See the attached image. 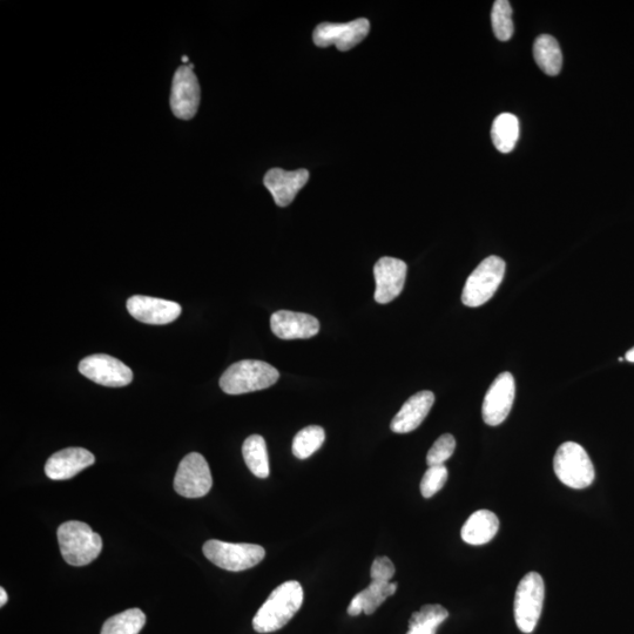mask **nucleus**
<instances>
[{
  "label": "nucleus",
  "instance_id": "obj_25",
  "mask_svg": "<svg viewBox=\"0 0 634 634\" xmlns=\"http://www.w3.org/2000/svg\"><path fill=\"white\" fill-rule=\"evenodd\" d=\"M145 624V613L130 609L107 619L100 634H139Z\"/></svg>",
  "mask_w": 634,
  "mask_h": 634
},
{
  "label": "nucleus",
  "instance_id": "obj_14",
  "mask_svg": "<svg viewBox=\"0 0 634 634\" xmlns=\"http://www.w3.org/2000/svg\"><path fill=\"white\" fill-rule=\"evenodd\" d=\"M127 310L134 319L153 326L168 325L181 314L179 303L144 295L132 296L127 301Z\"/></svg>",
  "mask_w": 634,
  "mask_h": 634
},
{
  "label": "nucleus",
  "instance_id": "obj_30",
  "mask_svg": "<svg viewBox=\"0 0 634 634\" xmlns=\"http://www.w3.org/2000/svg\"><path fill=\"white\" fill-rule=\"evenodd\" d=\"M395 576V566L388 557H377L370 570V577L372 580H384V582H391V579Z\"/></svg>",
  "mask_w": 634,
  "mask_h": 634
},
{
  "label": "nucleus",
  "instance_id": "obj_1",
  "mask_svg": "<svg viewBox=\"0 0 634 634\" xmlns=\"http://www.w3.org/2000/svg\"><path fill=\"white\" fill-rule=\"evenodd\" d=\"M303 603V589L296 580H289L276 588L253 619L259 633H272L286 626L299 612Z\"/></svg>",
  "mask_w": 634,
  "mask_h": 634
},
{
  "label": "nucleus",
  "instance_id": "obj_17",
  "mask_svg": "<svg viewBox=\"0 0 634 634\" xmlns=\"http://www.w3.org/2000/svg\"><path fill=\"white\" fill-rule=\"evenodd\" d=\"M271 328L282 340L310 339L319 334L320 322L309 314L279 310L271 317Z\"/></svg>",
  "mask_w": 634,
  "mask_h": 634
},
{
  "label": "nucleus",
  "instance_id": "obj_29",
  "mask_svg": "<svg viewBox=\"0 0 634 634\" xmlns=\"http://www.w3.org/2000/svg\"><path fill=\"white\" fill-rule=\"evenodd\" d=\"M456 449V440L453 435H442L434 443L433 447L429 450L427 455V464L429 467H435V465H444L451 456L454 455Z\"/></svg>",
  "mask_w": 634,
  "mask_h": 634
},
{
  "label": "nucleus",
  "instance_id": "obj_20",
  "mask_svg": "<svg viewBox=\"0 0 634 634\" xmlns=\"http://www.w3.org/2000/svg\"><path fill=\"white\" fill-rule=\"evenodd\" d=\"M499 530L498 517L489 510L476 511L464 523L461 536L470 545L488 544Z\"/></svg>",
  "mask_w": 634,
  "mask_h": 634
},
{
  "label": "nucleus",
  "instance_id": "obj_10",
  "mask_svg": "<svg viewBox=\"0 0 634 634\" xmlns=\"http://www.w3.org/2000/svg\"><path fill=\"white\" fill-rule=\"evenodd\" d=\"M370 23L366 18H359L353 22L322 23L314 31V44L319 47L336 46V49L346 52L354 49L368 36Z\"/></svg>",
  "mask_w": 634,
  "mask_h": 634
},
{
  "label": "nucleus",
  "instance_id": "obj_9",
  "mask_svg": "<svg viewBox=\"0 0 634 634\" xmlns=\"http://www.w3.org/2000/svg\"><path fill=\"white\" fill-rule=\"evenodd\" d=\"M79 372L87 379L110 388L126 387L133 380L130 367L106 354H94L85 357L79 363Z\"/></svg>",
  "mask_w": 634,
  "mask_h": 634
},
{
  "label": "nucleus",
  "instance_id": "obj_19",
  "mask_svg": "<svg viewBox=\"0 0 634 634\" xmlns=\"http://www.w3.org/2000/svg\"><path fill=\"white\" fill-rule=\"evenodd\" d=\"M397 583L384 582V580H372L367 589H364L353 598L348 606V615L356 617L361 613L370 616L386 602L387 598L394 596Z\"/></svg>",
  "mask_w": 634,
  "mask_h": 634
},
{
  "label": "nucleus",
  "instance_id": "obj_15",
  "mask_svg": "<svg viewBox=\"0 0 634 634\" xmlns=\"http://www.w3.org/2000/svg\"><path fill=\"white\" fill-rule=\"evenodd\" d=\"M309 172L307 170L285 171L282 168H273L268 171L263 179V184L269 193L273 195L275 204L279 207H287L296 198V195L307 185Z\"/></svg>",
  "mask_w": 634,
  "mask_h": 634
},
{
  "label": "nucleus",
  "instance_id": "obj_2",
  "mask_svg": "<svg viewBox=\"0 0 634 634\" xmlns=\"http://www.w3.org/2000/svg\"><path fill=\"white\" fill-rule=\"evenodd\" d=\"M279 370L263 361L244 360L232 364L220 379V388L228 395L254 393L274 386Z\"/></svg>",
  "mask_w": 634,
  "mask_h": 634
},
{
  "label": "nucleus",
  "instance_id": "obj_7",
  "mask_svg": "<svg viewBox=\"0 0 634 634\" xmlns=\"http://www.w3.org/2000/svg\"><path fill=\"white\" fill-rule=\"evenodd\" d=\"M545 599L544 579L537 572H529L519 582L515 596V620L518 629L532 633L541 618Z\"/></svg>",
  "mask_w": 634,
  "mask_h": 634
},
{
  "label": "nucleus",
  "instance_id": "obj_27",
  "mask_svg": "<svg viewBox=\"0 0 634 634\" xmlns=\"http://www.w3.org/2000/svg\"><path fill=\"white\" fill-rule=\"evenodd\" d=\"M492 30L501 42H508L514 36V22H512V8L508 0H497L491 12Z\"/></svg>",
  "mask_w": 634,
  "mask_h": 634
},
{
  "label": "nucleus",
  "instance_id": "obj_8",
  "mask_svg": "<svg viewBox=\"0 0 634 634\" xmlns=\"http://www.w3.org/2000/svg\"><path fill=\"white\" fill-rule=\"evenodd\" d=\"M212 485L211 469L204 456L192 453L182 458L174 477V489L180 496L204 497L211 491Z\"/></svg>",
  "mask_w": 634,
  "mask_h": 634
},
{
  "label": "nucleus",
  "instance_id": "obj_28",
  "mask_svg": "<svg viewBox=\"0 0 634 634\" xmlns=\"http://www.w3.org/2000/svg\"><path fill=\"white\" fill-rule=\"evenodd\" d=\"M449 472L445 465L429 467L421 481V494L424 498L434 497L448 481Z\"/></svg>",
  "mask_w": 634,
  "mask_h": 634
},
{
  "label": "nucleus",
  "instance_id": "obj_26",
  "mask_svg": "<svg viewBox=\"0 0 634 634\" xmlns=\"http://www.w3.org/2000/svg\"><path fill=\"white\" fill-rule=\"evenodd\" d=\"M326 441V433L319 426H309L294 437L293 454L299 460H307L319 450Z\"/></svg>",
  "mask_w": 634,
  "mask_h": 634
},
{
  "label": "nucleus",
  "instance_id": "obj_13",
  "mask_svg": "<svg viewBox=\"0 0 634 634\" xmlns=\"http://www.w3.org/2000/svg\"><path fill=\"white\" fill-rule=\"evenodd\" d=\"M408 272L407 263L395 258H382L374 268L375 301L381 305L394 301L402 293Z\"/></svg>",
  "mask_w": 634,
  "mask_h": 634
},
{
  "label": "nucleus",
  "instance_id": "obj_6",
  "mask_svg": "<svg viewBox=\"0 0 634 634\" xmlns=\"http://www.w3.org/2000/svg\"><path fill=\"white\" fill-rule=\"evenodd\" d=\"M204 555L219 568L240 572L254 568L266 556L265 549L260 545L248 543H227L212 539L205 543Z\"/></svg>",
  "mask_w": 634,
  "mask_h": 634
},
{
  "label": "nucleus",
  "instance_id": "obj_32",
  "mask_svg": "<svg viewBox=\"0 0 634 634\" xmlns=\"http://www.w3.org/2000/svg\"><path fill=\"white\" fill-rule=\"evenodd\" d=\"M625 359L629 362L634 363V348H632L631 350H629V352L626 353Z\"/></svg>",
  "mask_w": 634,
  "mask_h": 634
},
{
  "label": "nucleus",
  "instance_id": "obj_24",
  "mask_svg": "<svg viewBox=\"0 0 634 634\" xmlns=\"http://www.w3.org/2000/svg\"><path fill=\"white\" fill-rule=\"evenodd\" d=\"M449 617V612L441 605H424L409 620L407 634H436L438 627Z\"/></svg>",
  "mask_w": 634,
  "mask_h": 634
},
{
  "label": "nucleus",
  "instance_id": "obj_11",
  "mask_svg": "<svg viewBox=\"0 0 634 634\" xmlns=\"http://www.w3.org/2000/svg\"><path fill=\"white\" fill-rule=\"evenodd\" d=\"M516 396V383L511 373L505 372L492 382L484 397L482 415L490 427H497L507 420Z\"/></svg>",
  "mask_w": 634,
  "mask_h": 634
},
{
  "label": "nucleus",
  "instance_id": "obj_4",
  "mask_svg": "<svg viewBox=\"0 0 634 634\" xmlns=\"http://www.w3.org/2000/svg\"><path fill=\"white\" fill-rule=\"evenodd\" d=\"M553 469L559 481L576 490L589 488L596 477L590 456L575 442H566L558 448Z\"/></svg>",
  "mask_w": 634,
  "mask_h": 634
},
{
  "label": "nucleus",
  "instance_id": "obj_21",
  "mask_svg": "<svg viewBox=\"0 0 634 634\" xmlns=\"http://www.w3.org/2000/svg\"><path fill=\"white\" fill-rule=\"evenodd\" d=\"M534 57L537 65L548 76H557L561 72L563 53L556 38L549 35L539 36L534 44Z\"/></svg>",
  "mask_w": 634,
  "mask_h": 634
},
{
  "label": "nucleus",
  "instance_id": "obj_31",
  "mask_svg": "<svg viewBox=\"0 0 634 634\" xmlns=\"http://www.w3.org/2000/svg\"><path fill=\"white\" fill-rule=\"evenodd\" d=\"M8 603V593L2 588L0 589V606H4Z\"/></svg>",
  "mask_w": 634,
  "mask_h": 634
},
{
  "label": "nucleus",
  "instance_id": "obj_33",
  "mask_svg": "<svg viewBox=\"0 0 634 634\" xmlns=\"http://www.w3.org/2000/svg\"><path fill=\"white\" fill-rule=\"evenodd\" d=\"M182 62H184L185 64H188V62H190V60H188V57H182Z\"/></svg>",
  "mask_w": 634,
  "mask_h": 634
},
{
  "label": "nucleus",
  "instance_id": "obj_18",
  "mask_svg": "<svg viewBox=\"0 0 634 634\" xmlns=\"http://www.w3.org/2000/svg\"><path fill=\"white\" fill-rule=\"evenodd\" d=\"M434 402L435 395L429 390L411 396L391 421V430L396 434H408L416 430L426 420Z\"/></svg>",
  "mask_w": 634,
  "mask_h": 634
},
{
  "label": "nucleus",
  "instance_id": "obj_23",
  "mask_svg": "<svg viewBox=\"0 0 634 634\" xmlns=\"http://www.w3.org/2000/svg\"><path fill=\"white\" fill-rule=\"evenodd\" d=\"M242 455L252 474L259 478H267L271 474L265 438L252 435L242 445Z\"/></svg>",
  "mask_w": 634,
  "mask_h": 634
},
{
  "label": "nucleus",
  "instance_id": "obj_3",
  "mask_svg": "<svg viewBox=\"0 0 634 634\" xmlns=\"http://www.w3.org/2000/svg\"><path fill=\"white\" fill-rule=\"evenodd\" d=\"M58 542L65 562L72 566L89 565L103 550V539L83 522L71 521L60 525Z\"/></svg>",
  "mask_w": 634,
  "mask_h": 634
},
{
  "label": "nucleus",
  "instance_id": "obj_16",
  "mask_svg": "<svg viewBox=\"0 0 634 634\" xmlns=\"http://www.w3.org/2000/svg\"><path fill=\"white\" fill-rule=\"evenodd\" d=\"M96 462L94 455L84 448H67L53 454L45 464V474L53 481L70 480Z\"/></svg>",
  "mask_w": 634,
  "mask_h": 634
},
{
  "label": "nucleus",
  "instance_id": "obj_22",
  "mask_svg": "<svg viewBox=\"0 0 634 634\" xmlns=\"http://www.w3.org/2000/svg\"><path fill=\"white\" fill-rule=\"evenodd\" d=\"M519 138V121L514 114L498 116L491 128V139L496 150L508 154L515 150Z\"/></svg>",
  "mask_w": 634,
  "mask_h": 634
},
{
  "label": "nucleus",
  "instance_id": "obj_5",
  "mask_svg": "<svg viewBox=\"0 0 634 634\" xmlns=\"http://www.w3.org/2000/svg\"><path fill=\"white\" fill-rule=\"evenodd\" d=\"M505 262L498 256H489L471 273L462 293L465 306L476 308L487 303L495 295L504 279Z\"/></svg>",
  "mask_w": 634,
  "mask_h": 634
},
{
  "label": "nucleus",
  "instance_id": "obj_12",
  "mask_svg": "<svg viewBox=\"0 0 634 634\" xmlns=\"http://www.w3.org/2000/svg\"><path fill=\"white\" fill-rule=\"evenodd\" d=\"M200 99V85L194 71L186 65L179 67L174 74L170 100L174 116L191 120L198 112Z\"/></svg>",
  "mask_w": 634,
  "mask_h": 634
}]
</instances>
